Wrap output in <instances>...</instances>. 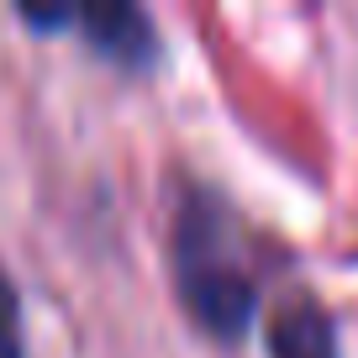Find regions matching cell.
I'll list each match as a JSON object with an SVG mask.
<instances>
[{"mask_svg":"<svg viewBox=\"0 0 358 358\" xmlns=\"http://www.w3.org/2000/svg\"><path fill=\"white\" fill-rule=\"evenodd\" d=\"M174 280L179 301L195 322L222 343H237L258 311V285L237 253V227L227 206H216L206 190H195L174 227Z\"/></svg>","mask_w":358,"mask_h":358,"instance_id":"1","label":"cell"},{"mask_svg":"<svg viewBox=\"0 0 358 358\" xmlns=\"http://www.w3.org/2000/svg\"><path fill=\"white\" fill-rule=\"evenodd\" d=\"M27 27H43V32H58V27H79L90 37V48L111 64L127 69H148L158 53V32L137 6L127 0H101V6H53V11H37V6H22Z\"/></svg>","mask_w":358,"mask_h":358,"instance_id":"2","label":"cell"},{"mask_svg":"<svg viewBox=\"0 0 358 358\" xmlns=\"http://www.w3.org/2000/svg\"><path fill=\"white\" fill-rule=\"evenodd\" d=\"M268 358H337V332L322 301L295 290L268 322Z\"/></svg>","mask_w":358,"mask_h":358,"instance_id":"3","label":"cell"},{"mask_svg":"<svg viewBox=\"0 0 358 358\" xmlns=\"http://www.w3.org/2000/svg\"><path fill=\"white\" fill-rule=\"evenodd\" d=\"M0 358H22V306L6 268H0Z\"/></svg>","mask_w":358,"mask_h":358,"instance_id":"4","label":"cell"}]
</instances>
